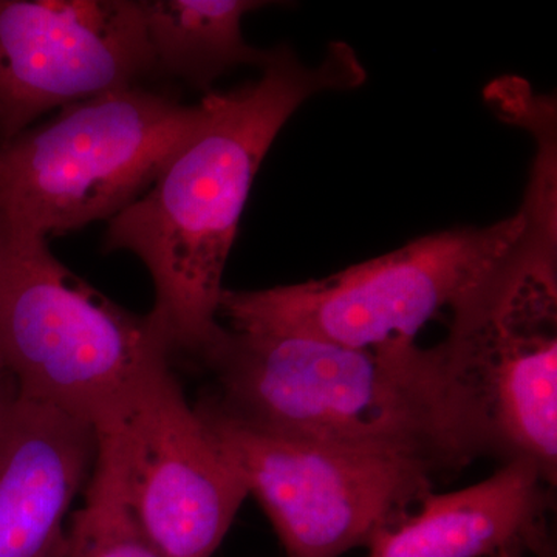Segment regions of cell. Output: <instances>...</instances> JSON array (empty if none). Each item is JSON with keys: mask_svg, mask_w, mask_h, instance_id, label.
Wrapping results in <instances>:
<instances>
[{"mask_svg": "<svg viewBox=\"0 0 557 557\" xmlns=\"http://www.w3.org/2000/svg\"><path fill=\"white\" fill-rule=\"evenodd\" d=\"M491 557H522V552H519V549H502V552Z\"/></svg>", "mask_w": 557, "mask_h": 557, "instance_id": "cell-15", "label": "cell"}, {"mask_svg": "<svg viewBox=\"0 0 557 557\" xmlns=\"http://www.w3.org/2000/svg\"><path fill=\"white\" fill-rule=\"evenodd\" d=\"M555 487L537 468L515 460L453 493H429L373 536L369 557H491L502 549L548 552Z\"/></svg>", "mask_w": 557, "mask_h": 557, "instance_id": "cell-11", "label": "cell"}, {"mask_svg": "<svg viewBox=\"0 0 557 557\" xmlns=\"http://www.w3.org/2000/svg\"><path fill=\"white\" fill-rule=\"evenodd\" d=\"M17 388L9 370L0 358V442L9 428L11 413L16 405Z\"/></svg>", "mask_w": 557, "mask_h": 557, "instance_id": "cell-14", "label": "cell"}, {"mask_svg": "<svg viewBox=\"0 0 557 557\" xmlns=\"http://www.w3.org/2000/svg\"><path fill=\"white\" fill-rule=\"evenodd\" d=\"M203 115L141 84L60 109L0 145V231L47 239L110 220L150 188Z\"/></svg>", "mask_w": 557, "mask_h": 557, "instance_id": "cell-5", "label": "cell"}, {"mask_svg": "<svg viewBox=\"0 0 557 557\" xmlns=\"http://www.w3.org/2000/svg\"><path fill=\"white\" fill-rule=\"evenodd\" d=\"M201 368L214 380L201 398L245 426L423 461L440 474L485 456L438 344L368 350L226 329Z\"/></svg>", "mask_w": 557, "mask_h": 557, "instance_id": "cell-2", "label": "cell"}, {"mask_svg": "<svg viewBox=\"0 0 557 557\" xmlns=\"http://www.w3.org/2000/svg\"><path fill=\"white\" fill-rule=\"evenodd\" d=\"M95 432L97 458L86 496L53 557H164L132 512L112 432L104 426Z\"/></svg>", "mask_w": 557, "mask_h": 557, "instance_id": "cell-13", "label": "cell"}, {"mask_svg": "<svg viewBox=\"0 0 557 557\" xmlns=\"http://www.w3.org/2000/svg\"><path fill=\"white\" fill-rule=\"evenodd\" d=\"M152 72L139 0H0V145Z\"/></svg>", "mask_w": 557, "mask_h": 557, "instance_id": "cell-9", "label": "cell"}, {"mask_svg": "<svg viewBox=\"0 0 557 557\" xmlns=\"http://www.w3.org/2000/svg\"><path fill=\"white\" fill-rule=\"evenodd\" d=\"M527 228L450 309L438 344L486 456L557 479L556 215L523 208Z\"/></svg>", "mask_w": 557, "mask_h": 557, "instance_id": "cell-3", "label": "cell"}, {"mask_svg": "<svg viewBox=\"0 0 557 557\" xmlns=\"http://www.w3.org/2000/svg\"><path fill=\"white\" fill-rule=\"evenodd\" d=\"M525 228L522 209L486 228L432 234L318 281L223 289L219 313L234 332L309 336L368 350L416 343L421 329L453 309Z\"/></svg>", "mask_w": 557, "mask_h": 557, "instance_id": "cell-6", "label": "cell"}, {"mask_svg": "<svg viewBox=\"0 0 557 557\" xmlns=\"http://www.w3.org/2000/svg\"><path fill=\"white\" fill-rule=\"evenodd\" d=\"M95 458V428L17 397L0 442V557L57 555Z\"/></svg>", "mask_w": 557, "mask_h": 557, "instance_id": "cell-10", "label": "cell"}, {"mask_svg": "<svg viewBox=\"0 0 557 557\" xmlns=\"http://www.w3.org/2000/svg\"><path fill=\"white\" fill-rule=\"evenodd\" d=\"M194 408L288 557H343L368 547L432 493L440 474L423 461L245 426L203 398Z\"/></svg>", "mask_w": 557, "mask_h": 557, "instance_id": "cell-7", "label": "cell"}, {"mask_svg": "<svg viewBox=\"0 0 557 557\" xmlns=\"http://www.w3.org/2000/svg\"><path fill=\"white\" fill-rule=\"evenodd\" d=\"M366 81L346 42L330 44L317 67L288 46L270 50L255 83L201 100L203 115L134 203L109 220L104 251H129L152 278L148 317L171 357L203 366L226 335L219 322L223 271L260 164L309 98Z\"/></svg>", "mask_w": 557, "mask_h": 557, "instance_id": "cell-1", "label": "cell"}, {"mask_svg": "<svg viewBox=\"0 0 557 557\" xmlns=\"http://www.w3.org/2000/svg\"><path fill=\"white\" fill-rule=\"evenodd\" d=\"M0 358L17 397L98 428L172 357L148 314L75 276L47 239L0 231Z\"/></svg>", "mask_w": 557, "mask_h": 557, "instance_id": "cell-4", "label": "cell"}, {"mask_svg": "<svg viewBox=\"0 0 557 557\" xmlns=\"http://www.w3.org/2000/svg\"><path fill=\"white\" fill-rule=\"evenodd\" d=\"M267 5L258 0H139L156 70L208 89L237 65L262 69L270 50L249 46L242 21Z\"/></svg>", "mask_w": 557, "mask_h": 557, "instance_id": "cell-12", "label": "cell"}, {"mask_svg": "<svg viewBox=\"0 0 557 557\" xmlns=\"http://www.w3.org/2000/svg\"><path fill=\"white\" fill-rule=\"evenodd\" d=\"M101 426L115 438L132 512L161 555H214L247 500V487L171 366Z\"/></svg>", "mask_w": 557, "mask_h": 557, "instance_id": "cell-8", "label": "cell"}]
</instances>
